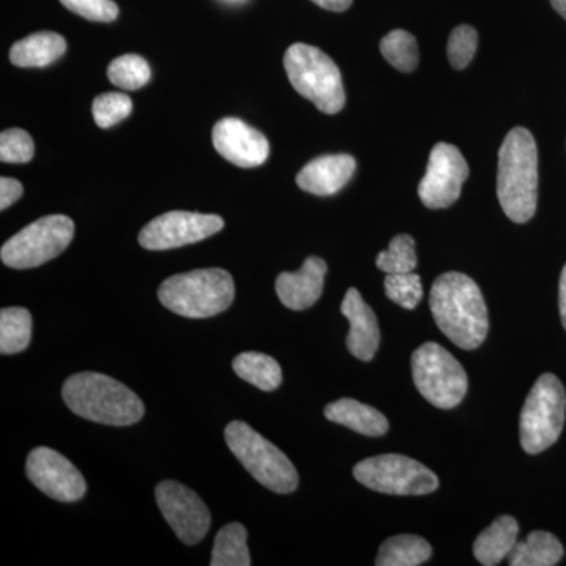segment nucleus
Listing matches in <instances>:
<instances>
[{
    "instance_id": "22",
    "label": "nucleus",
    "mask_w": 566,
    "mask_h": 566,
    "mask_svg": "<svg viewBox=\"0 0 566 566\" xmlns=\"http://www.w3.org/2000/svg\"><path fill=\"white\" fill-rule=\"evenodd\" d=\"M564 557V546L549 532H531L524 542H517L509 556L512 566H554Z\"/></svg>"
},
{
    "instance_id": "26",
    "label": "nucleus",
    "mask_w": 566,
    "mask_h": 566,
    "mask_svg": "<svg viewBox=\"0 0 566 566\" xmlns=\"http://www.w3.org/2000/svg\"><path fill=\"white\" fill-rule=\"evenodd\" d=\"M32 340V315L24 307L0 311V353L10 356L24 352Z\"/></svg>"
},
{
    "instance_id": "29",
    "label": "nucleus",
    "mask_w": 566,
    "mask_h": 566,
    "mask_svg": "<svg viewBox=\"0 0 566 566\" xmlns=\"http://www.w3.org/2000/svg\"><path fill=\"white\" fill-rule=\"evenodd\" d=\"M376 266L386 274L412 273L417 268L416 241L409 234H398L389 249L379 253Z\"/></svg>"
},
{
    "instance_id": "12",
    "label": "nucleus",
    "mask_w": 566,
    "mask_h": 566,
    "mask_svg": "<svg viewBox=\"0 0 566 566\" xmlns=\"http://www.w3.org/2000/svg\"><path fill=\"white\" fill-rule=\"evenodd\" d=\"M469 177V166L455 145H434L428 159L427 174L419 185V197L431 210L452 207L460 199Z\"/></svg>"
},
{
    "instance_id": "31",
    "label": "nucleus",
    "mask_w": 566,
    "mask_h": 566,
    "mask_svg": "<svg viewBox=\"0 0 566 566\" xmlns=\"http://www.w3.org/2000/svg\"><path fill=\"white\" fill-rule=\"evenodd\" d=\"M92 112L96 125L109 129L132 115L133 102L125 93H104L93 99Z\"/></svg>"
},
{
    "instance_id": "17",
    "label": "nucleus",
    "mask_w": 566,
    "mask_h": 566,
    "mask_svg": "<svg viewBox=\"0 0 566 566\" xmlns=\"http://www.w3.org/2000/svg\"><path fill=\"white\" fill-rule=\"evenodd\" d=\"M327 264L319 256H308L296 273H282L275 279V292L286 308L305 311L322 297Z\"/></svg>"
},
{
    "instance_id": "9",
    "label": "nucleus",
    "mask_w": 566,
    "mask_h": 566,
    "mask_svg": "<svg viewBox=\"0 0 566 566\" xmlns=\"http://www.w3.org/2000/svg\"><path fill=\"white\" fill-rule=\"evenodd\" d=\"M73 238L74 222L69 216H46L11 237L2 245L0 259L13 270L39 268L61 255Z\"/></svg>"
},
{
    "instance_id": "1",
    "label": "nucleus",
    "mask_w": 566,
    "mask_h": 566,
    "mask_svg": "<svg viewBox=\"0 0 566 566\" xmlns=\"http://www.w3.org/2000/svg\"><path fill=\"white\" fill-rule=\"evenodd\" d=\"M430 308L439 329L461 349H476L486 340V303L482 290L469 275H439L431 286Z\"/></svg>"
},
{
    "instance_id": "19",
    "label": "nucleus",
    "mask_w": 566,
    "mask_h": 566,
    "mask_svg": "<svg viewBox=\"0 0 566 566\" xmlns=\"http://www.w3.org/2000/svg\"><path fill=\"white\" fill-rule=\"evenodd\" d=\"M324 416L331 422L344 424L349 430L364 436H382L389 430V420L374 406L360 403L353 398H342L327 405Z\"/></svg>"
},
{
    "instance_id": "33",
    "label": "nucleus",
    "mask_w": 566,
    "mask_h": 566,
    "mask_svg": "<svg viewBox=\"0 0 566 566\" xmlns=\"http://www.w3.org/2000/svg\"><path fill=\"white\" fill-rule=\"evenodd\" d=\"M33 139L24 129H6L0 134V161L9 164H25L32 161Z\"/></svg>"
},
{
    "instance_id": "4",
    "label": "nucleus",
    "mask_w": 566,
    "mask_h": 566,
    "mask_svg": "<svg viewBox=\"0 0 566 566\" xmlns=\"http://www.w3.org/2000/svg\"><path fill=\"white\" fill-rule=\"evenodd\" d=\"M158 297L164 307L185 318H211L226 312L234 300V282L221 268L172 275L161 283Z\"/></svg>"
},
{
    "instance_id": "15",
    "label": "nucleus",
    "mask_w": 566,
    "mask_h": 566,
    "mask_svg": "<svg viewBox=\"0 0 566 566\" xmlns=\"http://www.w3.org/2000/svg\"><path fill=\"white\" fill-rule=\"evenodd\" d=\"M212 145L227 161L243 169L262 166L270 156V142L240 118L227 117L212 128Z\"/></svg>"
},
{
    "instance_id": "24",
    "label": "nucleus",
    "mask_w": 566,
    "mask_h": 566,
    "mask_svg": "<svg viewBox=\"0 0 566 566\" xmlns=\"http://www.w3.org/2000/svg\"><path fill=\"white\" fill-rule=\"evenodd\" d=\"M433 554V547L422 536L395 535L379 547L375 564L378 566L422 565Z\"/></svg>"
},
{
    "instance_id": "36",
    "label": "nucleus",
    "mask_w": 566,
    "mask_h": 566,
    "mask_svg": "<svg viewBox=\"0 0 566 566\" xmlns=\"http://www.w3.org/2000/svg\"><path fill=\"white\" fill-rule=\"evenodd\" d=\"M558 307H560L562 324L566 331V264L560 274V283H558Z\"/></svg>"
},
{
    "instance_id": "35",
    "label": "nucleus",
    "mask_w": 566,
    "mask_h": 566,
    "mask_svg": "<svg viewBox=\"0 0 566 566\" xmlns=\"http://www.w3.org/2000/svg\"><path fill=\"white\" fill-rule=\"evenodd\" d=\"M24 188L14 178H0V210L6 211L11 205L21 199Z\"/></svg>"
},
{
    "instance_id": "6",
    "label": "nucleus",
    "mask_w": 566,
    "mask_h": 566,
    "mask_svg": "<svg viewBox=\"0 0 566 566\" xmlns=\"http://www.w3.org/2000/svg\"><path fill=\"white\" fill-rule=\"evenodd\" d=\"M226 442L260 485L277 494L296 491L300 476L292 461L279 447L256 433L248 423L234 420L227 424Z\"/></svg>"
},
{
    "instance_id": "10",
    "label": "nucleus",
    "mask_w": 566,
    "mask_h": 566,
    "mask_svg": "<svg viewBox=\"0 0 566 566\" xmlns=\"http://www.w3.org/2000/svg\"><path fill=\"white\" fill-rule=\"evenodd\" d=\"M354 479L376 493L394 495H424L434 493L439 479L433 471L403 455H378L356 464Z\"/></svg>"
},
{
    "instance_id": "25",
    "label": "nucleus",
    "mask_w": 566,
    "mask_h": 566,
    "mask_svg": "<svg viewBox=\"0 0 566 566\" xmlns=\"http://www.w3.org/2000/svg\"><path fill=\"white\" fill-rule=\"evenodd\" d=\"M211 566H249L248 531L243 524L230 523L218 532L211 553Z\"/></svg>"
},
{
    "instance_id": "16",
    "label": "nucleus",
    "mask_w": 566,
    "mask_h": 566,
    "mask_svg": "<svg viewBox=\"0 0 566 566\" xmlns=\"http://www.w3.org/2000/svg\"><path fill=\"white\" fill-rule=\"evenodd\" d=\"M342 314L349 322L346 346L357 359L368 363L374 359L381 344V331L374 308L365 303L363 294L356 289H349L342 303Z\"/></svg>"
},
{
    "instance_id": "28",
    "label": "nucleus",
    "mask_w": 566,
    "mask_h": 566,
    "mask_svg": "<svg viewBox=\"0 0 566 566\" xmlns=\"http://www.w3.org/2000/svg\"><path fill=\"white\" fill-rule=\"evenodd\" d=\"M107 77L115 87L123 91H139L150 81L151 70L140 55L125 54L111 62L107 66Z\"/></svg>"
},
{
    "instance_id": "11",
    "label": "nucleus",
    "mask_w": 566,
    "mask_h": 566,
    "mask_svg": "<svg viewBox=\"0 0 566 566\" xmlns=\"http://www.w3.org/2000/svg\"><path fill=\"white\" fill-rule=\"evenodd\" d=\"M223 219L216 214L170 211L148 222L139 233V244L147 251H169L200 243L221 232Z\"/></svg>"
},
{
    "instance_id": "8",
    "label": "nucleus",
    "mask_w": 566,
    "mask_h": 566,
    "mask_svg": "<svg viewBox=\"0 0 566 566\" xmlns=\"http://www.w3.org/2000/svg\"><path fill=\"white\" fill-rule=\"evenodd\" d=\"M412 378L424 400L439 409L457 408L468 394L463 365L444 346L428 342L411 357Z\"/></svg>"
},
{
    "instance_id": "32",
    "label": "nucleus",
    "mask_w": 566,
    "mask_h": 566,
    "mask_svg": "<svg viewBox=\"0 0 566 566\" xmlns=\"http://www.w3.org/2000/svg\"><path fill=\"white\" fill-rule=\"evenodd\" d=\"M479 44V33L472 25H458L450 33L449 44H447V57L452 63L453 69L464 70L472 62Z\"/></svg>"
},
{
    "instance_id": "23",
    "label": "nucleus",
    "mask_w": 566,
    "mask_h": 566,
    "mask_svg": "<svg viewBox=\"0 0 566 566\" xmlns=\"http://www.w3.org/2000/svg\"><path fill=\"white\" fill-rule=\"evenodd\" d=\"M234 374L263 392H273L282 385V368L268 354L249 352L233 359Z\"/></svg>"
},
{
    "instance_id": "3",
    "label": "nucleus",
    "mask_w": 566,
    "mask_h": 566,
    "mask_svg": "<svg viewBox=\"0 0 566 566\" xmlns=\"http://www.w3.org/2000/svg\"><path fill=\"white\" fill-rule=\"evenodd\" d=\"M62 397L74 415L91 422L128 427L145 415L139 397L117 379L93 371L70 376Z\"/></svg>"
},
{
    "instance_id": "14",
    "label": "nucleus",
    "mask_w": 566,
    "mask_h": 566,
    "mask_svg": "<svg viewBox=\"0 0 566 566\" xmlns=\"http://www.w3.org/2000/svg\"><path fill=\"white\" fill-rule=\"evenodd\" d=\"M29 480L41 493L59 502H77L87 493L80 469L50 447H36L25 464Z\"/></svg>"
},
{
    "instance_id": "38",
    "label": "nucleus",
    "mask_w": 566,
    "mask_h": 566,
    "mask_svg": "<svg viewBox=\"0 0 566 566\" xmlns=\"http://www.w3.org/2000/svg\"><path fill=\"white\" fill-rule=\"evenodd\" d=\"M551 3L558 11V14H562L566 20V0H551Z\"/></svg>"
},
{
    "instance_id": "30",
    "label": "nucleus",
    "mask_w": 566,
    "mask_h": 566,
    "mask_svg": "<svg viewBox=\"0 0 566 566\" xmlns=\"http://www.w3.org/2000/svg\"><path fill=\"white\" fill-rule=\"evenodd\" d=\"M385 290L387 297L400 307L415 311L423 297L420 275L412 273L386 274Z\"/></svg>"
},
{
    "instance_id": "5",
    "label": "nucleus",
    "mask_w": 566,
    "mask_h": 566,
    "mask_svg": "<svg viewBox=\"0 0 566 566\" xmlns=\"http://www.w3.org/2000/svg\"><path fill=\"white\" fill-rule=\"evenodd\" d=\"M294 91L315 104L323 114L334 115L344 109L346 95L340 70L329 55L311 44L296 43L283 57Z\"/></svg>"
},
{
    "instance_id": "18",
    "label": "nucleus",
    "mask_w": 566,
    "mask_h": 566,
    "mask_svg": "<svg viewBox=\"0 0 566 566\" xmlns=\"http://www.w3.org/2000/svg\"><path fill=\"white\" fill-rule=\"evenodd\" d=\"M356 167V159L349 155L319 156L303 167L296 182L303 191L314 196H334L348 185Z\"/></svg>"
},
{
    "instance_id": "2",
    "label": "nucleus",
    "mask_w": 566,
    "mask_h": 566,
    "mask_svg": "<svg viewBox=\"0 0 566 566\" xmlns=\"http://www.w3.org/2000/svg\"><path fill=\"white\" fill-rule=\"evenodd\" d=\"M497 199L506 218L526 223L538 202V148L526 128H513L499 150Z\"/></svg>"
},
{
    "instance_id": "27",
    "label": "nucleus",
    "mask_w": 566,
    "mask_h": 566,
    "mask_svg": "<svg viewBox=\"0 0 566 566\" xmlns=\"http://www.w3.org/2000/svg\"><path fill=\"white\" fill-rule=\"evenodd\" d=\"M381 54L394 69L411 73L419 65V46H417L416 36L412 33L392 31L387 33L381 40Z\"/></svg>"
},
{
    "instance_id": "34",
    "label": "nucleus",
    "mask_w": 566,
    "mask_h": 566,
    "mask_svg": "<svg viewBox=\"0 0 566 566\" xmlns=\"http://www.w3.org/2000/svg\"><path fill=\"white\" fill-rule=\"evenodd\" d=\"M61 2L77 17L88 21L112 22L117 20L120 13L114 0H61Z\"/></svg>"
},
{
    "instance_id": "20",
    "label": "nucleus",
    "mask_w": 566,
    "mask_h": 566,
    "mask_svg": "<svg viewBox=\"0 0 566 566\" xmlns=\"http://www.w3.org/2000/svg\"><path fill=\"white\" fill-rule=\"evenodd\" d=\"M66 52V41L55 32H39L11 46L10 61L20 69H44Z\"/></svg>"
},
{
    "instance_id": "21",
    "label": "nucleus",
    "mask_w": 566,
    "mask_h": 566,
    "mask_svg": "<svg viewBox=\"0 0 566 566\" xmlns=\"http://www.w3.org/2000/svg\"><path fill=\"white\" fill-rule=\"evenodd\" d=\"M520 524L513 516H499L486 531L476 536L474 556L480 564L494 566L510 556L517 543Z\"/></svg>"
},
{
    "instance_id": "7",
    "label": "nucleus",
    "mask_w": 566,
    "mask_h": 566,
    "mask_svg": "<svg viewBox=\"0 0 566 566\" xmlns=\"http://www.w3.org/2000/svg\"><path fill=\"white\" fill-rule=\"evenodd\" d=\"M566 392L556 375L536 379L521 411L520 438L524 452L538 455L556 444L564 430Z\"/></svg>"
},
{
    "instance_id": "13",
    "label": "nucleus",
    "mask_w": 566,
    "mask_h": 566,
    "mask_svg": "<svg viewBox=\"0 0 566 566\" xmlns=\"http://www.w3.org/2000/svg\"><path fill=\"white\" fill-rule=\"evenodd\" d=\"M156 502L167 524L185 545L202 542L211 526L208 506L188 486L166 480L156 486Z\"/></svg>"
},
{
    "instance_id": "37",
    "label": "nucleus",
    "mask_w": 566,
    "mask_h": 566,
    "mask_svg": "<svg viewBox=\"0 0 566 566\" xmlns=\"http://www.w3.org/2000/svg\"><path fill=\"white\" fill-rule=\"evenodd\" d=\"M312 2H315L316 6L322 7L324 10L340 13V11L348 10L352 7L353 0H312Z\"/></svg>"
}]
</instances>
